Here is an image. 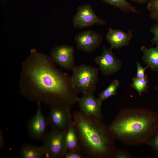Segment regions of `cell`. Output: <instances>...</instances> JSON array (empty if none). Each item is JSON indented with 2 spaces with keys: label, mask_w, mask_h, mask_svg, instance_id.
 I'll list each match as a JSON object with an SVG mask.
<instances>
[{
  "label": "cell",
  "mask_w": 158,
  "mask_h": 158,
  "mask_svg": "<svg viewBox=\"0 0 158 158\" xmlns=\"http://www.w3.org/2000/svg\"><path fill=\"white\" fill-rule=\"evenodd\" d=\"M102 40V37L100 34L91 30L80 32L75 38L78 49L86 53L92 52L98 49Z\"/></svg>",
  "instance_id": "11"
},
{
  "label": "cell",
  "mask_w": 158,
  "mask_h": 158,
  "mask_svg": "<svg viewBox=\"0 0 158 158\" xmlns=\"http://www.w3.org/2000/svg\"><path fill=\"white\" fill-rule=\"evenodd\" d=\"M65 158H87L81 151L73 150L66 152L63 157Z\"/></svg>",
  "instance_id": "21"
},
{
  "label": "cell",
  "mask_w": 158,
  "mask_h": 158,
  "mask_svg": "<svg viewBox=\"0 0 158 158\" xmlns=\"http://www.w3.org/2000/svg\"><path fill=\"white\" fill-rule=\"evenodd\" d=\"M107 4L115 6L126 13L134 12L140 14L137 8L126 0H102Z\"/></svg>",
  "instance_id": "17"
},
{
  "label": "cell",
  "mask_w": 158,
  "mask_h": 158,
  "mask_svg": "<svg viewBox=\"0 0 158 158\" xmlns=\"http://www.w3.org/2000/svg\"><path fill=\"white\" fill-rule=\"evenodd\" d=\"M133 2L140 4H143L146 3L149 0H130Z\"/></svg>",
  "instance_id": "27"
},
{
  "label": "cell",
  "mask_w": 158,
  "mask_h": 158,
  "mask_svg": "<svg viewBox=\"0 0 158 158\" xmlns=\"http://www.w3.org/2000/svg\"><path fill=\"white\" fill-rule=\"evenodd\" d=\"M102 103L93 94H83L79 98L78 103L80 111L84 115L100 120L102 117L101 112Z\"/></svg>",
  "instance_id": "12"
},
{
  "label": "cell",
  "mask_w": 158,
  "mask_h": 158,
  "mask_svg": "<svg viewBox=\"0 0 158 158\" xmlns=\"http://www.w3.org/2000/svg\"><path fill=\"white\" fill-rule=\"evenodd\" d=\"M72 119L80 150L87 158L111 157L114 144L107 127L100 120L86 116L80 111L74 113Z\"/></svg>",
  "instance_id": "3"
},
{
  "label": "cell",
  "mask_w": 158,
  "mask_h": 158,
  "mask_svg": "<svg viewBox=\"0 0 158 158\" xmlns=\"http://www.w3.org/2000/svg\"><path fill=\"white\" fill-rule=\"evenodd\" d=\"M50 56L30 51L22 63L19 78L20 92L30 101L43 102L49 105L71 107L79 98L71 77L55 65Z\"/></svg>",
  "instance_id": "1"
},
{
  "label": "cell",
  "mask_w": 158,
  "mask_h": 158,
  "mask_svg": "<svg viewBox=\"0 0 158 158\" xmlns=\"http://www.w3.org/2000/svg\"><path fill=\"white\" fill-rule=\"evenodd\" d=\"M147 9L150 12V16L154 20L158 21V0H149Z\"/></svg>",
  "instance_id": "20"
},
{
  "label": "cell",
  "mask_w": 158,
  "mask_h": 158,
  "mask_svg": "<svg viewBox=\"0 0 158 158\" xmlns=\"http://www.w3.org/2000/svg\"><path fill=\"white\" fill-rule=\"evenodd\" d=\"M133 81L132 87L137 91L140 95H141L142 92L147 90L148 82L147 78H142L135 77L133 78Z\"/></svg>",
  "instance_id": "19"
},
{
  "label": "cell",
  "mask_w": 158,
  "mask_h": 158,
  "mask_svg": "<svg viewBox=\"0 0 158 158\" xmlns=\"http://www.w3.org/2000/svg\"><path fill=\"white\" fill-rule=\"evenodd\" d=\"M47 118L49 126L51 129L66 132L72 119L71 107L52 106Z\"/></svg>",
  "instance_id": "6"
},
{
  "label": "cell",
  "mask_w": 158,
  "mask_h": 158,
  "mask_svg": "<svg viewBox=\"0 0 158 158\" xmlns=\"http://www.w3.org/2000/svg\"><path fill=\"white\" fill-rule=\"evenodd\" d=\"M119 85V81L116 80L112 81L109 85L99 94L98 98L99 100L102 102L109 97L115 95Z\"/></svg>",
  "instance_id": "18"
},
{
  "label": "cell",
  "mask_w": 158,
  "mask_h": 158,
  "mask_svg": "<svg viewBox=\"0 0 158 158\" xmlns=\"http://www.w3.org/2000/svg\"><path fill=\"white\" fill-rule=\"evenodd\" d=\"M103 49L102 54L96 57L95 61L103 75L109 76L119 70L122 62L114 55L112 48H107L104 46Z\"/></svg>",
  "instance_id": "10"
},
{
  "label": "cell",
  "mask_w": 158,
  "mask_h": 158,
  "mask_svg": "<svg viewBox=\"0 0 158 158\" xmlns=\"http://www.w3.org/2000/svg\"><path fill=\"white\" fill-rule=\"evenodd\" d=\"M106 23L104 20L97 16L91 6L89 4L78 7L72 20L73 27L79 29L91 26L95 24L104 25Z\"/></svg>",
  "instance_id": "8"
},
{
  "label": "cell",
  "mask_w": 158,
  "mask_h": 158,
  "mask_svg": "<svg viewBox=\"0 0 158 158\" xmlns=\"http://www.w3.org/2000/svg\"><path fill=\"white\" fill-rule=\"evenodd\" d=\"M148 143L158 155V131Z\"/></svg>",
  "instance_id": "24"
},
{
  "label": "cell",
  "mask_w": 158,
  "mask_h": 158,
  "mask_svg": "<svg viewBox=\"0 0 158 158\" xmlns=\"http://www.w3.org/2000/svg\"><path fill=\"white\" fill-rule=\"evenodd\" d=\"M132 29L125 32L120 29L109 28L106 35V39L110 45V48L118 49L128 45L133 37Z\"/></svg>",
  "instance_id": "13"
},
{
  "label": "cell",
  "mask_w": 158,
  "mask_h": 158,
  "mask_svg": "<svg viewBox=\"0 0 158 158\" xmlns=\"http://www.w3.org/2000/svg\"><path fill=\"white\" fill-rule=\"evenodd\" d=\"M136 66L137 72L136 77L142 78H147V75L145 74V70L149 66H147L143 68L142 66L141 63L138 61L136 62Z\"/></svg>",
  "instance_id": "22"
},
{
  "label": "cell",
  "mask_w": 158,
  "mask_h": 158,
  "mask_svg": "<svg viewBox=\"0 0 158 158\" xmlns=\"http://www.w3.org/2000/svg\"><path fill=\"white\" fill-rule=\"evenodd\" d=\"M50 56L61 68L72 70L74 67V51L72 46L67 44L55 46L51 49Z\"/></svg>",
  "instance_id": "9"
},
{
  "label": "cell",
  "mask_w": 158,
  "mask_h": 158,
  "mask_svg": "<svg viewBox=\"0 0 158 158\" xmlns=\"http://www.w3.org/2000/svg\"><path fill=\"white\" fill-rule=\"evenodd\" d=\"M112 138L126 144L148 143L158 128V114L153 111L128 109L121 112L107 127Z\"/></svg>",
  "instance_id": "2"
},
{
  "label": "cell",
  "mask_w": 158,
  "mask_h": 158,
  "mask_svg": "<svg viewBox=\"0 0 158 158\" xmlns=\"http://www.w3.org/2000/svg\"><path fill=\"white\" fill-rule=\"evenodd\" d=\"M5 145V141L3 132L0 129V148L1 149Z\"/></svg>",
  "instance_id": "26"
},
{
  "label": "cell",
  "mask_w": 158,
  "mask_h": 158,
  "mask_svg": "<svg viewBox=\"0 0 158 158\" xmlns=\"http://www.w3.org/2000/svg\"><path fill=\"white\" fill-rule=\"evenodd\" d=\"M140 49L143 55L144 63L147 64L152 71H158V46L150 48L143 46Z\"/></svg>",
  "instance_id": "15"
},
{
  "label": "cell",
  "mask_w": 158,
  "mask_h": 158,
  "mask_svg": "<svg viewBox=\"0 0 158 158\" xmlns=\"http://www.w3.org/2000/svg\"><path fill=\"white\" fill-rule=\"evenodd\" d=\"M66 132L51 129L47 133L42 146L45 152V158H63L65 152Z\"/></svg>",
  "instance_id": "5"
},
{
  "label": "cell",
  "mask_w": 158,
  "mask_h": 158,
  "mask_svg": "<svg viewBox=\"0 0 158 158\" xmlns=\"http://www.w3.org/2000/svg\"><path fill=\"white\" fill-rule=\"evenodd\" d=\"M150 31L154 35L153 37L151 40L152 44L158 46V23L150 28Z\"/></svg>",
  "instance_id": "23"
},
{
  "label": "cell",
  "mask_w": 158,
  "mask_h": 158,
  "mask_svg": "<svg viewBox=\"0 0 158 158\" xmlns=\"http://www.w3.org/2000/svg\"><path fill=\"white\" fill-rule=\"evenodd\" d=\"M37 103L36 113L28 121L27 129L28 135L32 139L42 141L48 132L49 125L47 118L42 114L41 102Z\"/></svg>",
  "instance_id": "7"
},
{
  "label": "cell",
  "mask_w": 158,
  "mask_h": 158,
  "mask_svg": "<svg viewBox=\"0 0 158 158\" xmlns=\"http://www.w3.org/2000/svg\"><path fill=\"white\" fill-rule=\"evenodd\" d=\"M72 71V82L78 93H93L95 91L99 79L97 68L82 64L74 67Z\"/></svg>",
  "instance_id": "4"
},
{
  "label": "cell",
  "mask_w": 158,
  "mask_h": 158,
  "mask_svg": "<svg viewBox=\"0 0 158 158\" xmlns=\"http://www.w3.org/2000/svg\"><path fill=\"white\" fill-rule=\"evenodd\" d=\"M156 89L157 90V91H158V84L157 85V86H156Z\"/></svg>",
  "instance_id": "28"
},
{
  "label": "cell",
  "mask_w": 158,
  "mask_h": 158,
  "mask_svg": "<svg viewBox=\"0 0 158 158\" xmlns=\"http://www.w3.org/2000/svg\"><path fill=\"white\" fill-rule=\"evenodd\" d=\"M129 155L126 152L121 151L114 150L111 157L116 158H129Z\"/></svg>",
  "instance_id": "25"
},
{
  "label": "cell",
  "mask_w": 158,
  "mask_h": 158,
  "mask_svg": "<svg viewBox=\"0 0 158 158\" xmlns=\"http://www.w3.org/2000/svg\"><path fill=\"white\" fill-rule=\"evenodd\" d=\"M65 153L70 151H81L78 135L73 119L71 120L69 127L66 132L65 136Z\"/></svg>",
  "instance_id": "14"
},
{
  "label": "cell",
  "mask_w": 158,
  "mask_h": 158,
  "mask_svg": "<svg viewBox=\"0 0 158 158\" xmlns=\"http://www.w3.org/2000/svg\"><path fill=\"white\" fill-rule=\"evenodd\" d=\"M22 158H42L44 157L45 152L42 146L38 147L29 144L22 145L18 151Z\"/></svg>",
  "instance_id": "16"
}]
</instances>
